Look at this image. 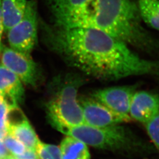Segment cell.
Listing matches in <instances>:
<instances>
[{
    "instance_id": "22",
    "label": "cell",
    "mask_w": 159,
    "mask_h": 159,
    "mask_svg": "<svg viewBox=\"0 0 159 159\" xmlns=\"http://www.w3.org/2000/svg\"><path fill=\"white\" fill-rule=\"evenodd\" d=\"M4 31V26H3V18H2V9H1V1L0 0V50L1 49V37L2 32Z\"/></svg>"
},
{
    "instance_id": "11",
    "label": "cell",
    "mask_w": 159,
    "mask_h": 159,
    "mask_svg": "<svg viewBox=\"0 0 159 159\" xmlns=\"http://www.w3.org/2000/svg\"><path fill=\"white\" fill-rule=\"evenodd\" d=\"M4 31L7 32L20 21L25 12L28 0H1Z\"/></svg>"
},
{
    "instance_id": "1",
    "label": "cell",
    "mask_w": 159,
    "mask_h": 159,
    "mask_svg": "<svg viewBox=\"0 0 159 159\" xmlns=\"http://www.w3.org/2000/svg\"><path fill=\"white\" fill-rule=\"evenodd\" d=\"M48 32L47 40L54 51L69 65L97 80L112 81L141 75L159 79V60L140 57L102 31L56 27Z\"/></svg>"
},
{
    "instance_id": "10",
    "label": "cell",
    "mask_w": 159,
    "mask_h": 159,
    "mask_svg": "<svg viewBox=\"0 0 159 159\" xmlns=\"http://www.w3.org/2000/svg\"><path fill=\"white\" fill-rule=\"evenodd\" d=\"M0 93L3 96L13 97L17 102L24 98L23 83L15 74L0 64Z\"/></svg>"
},
{
    "instance_id": "8",
    "label": "cell",
    "mask_w": 159,
    "mask_h": 159,
    "mask_svg": "<svg viewBox=\"0 0 159 159\" xmlns=\"http://www.w3.org/2000/svg\"><path fill=\"white\" fill-rule=\"evenodd\" d=\"M137 86H114L94 91L91 97L114 113L130 116L129 110L132 97Z\"/></svg>"
},
{
    "instance_id": "17",
    "label": "cell",
    "mask_w": 159,
    "mask_h": 159,
    "mask_svg": "<svg viewBox=\"0 0 159 159\" xmlns=\"http://www.w3.org/2000/svg\"><path fill=\"white\" fill-rule=\"evenodd\" d=\"M148 135L159 150V113L145 124Z\"/></svg>"
},
{
    "instance_id": "19",
    "label": "cell",
    "mask_w": 159,
    "mask_h": 159,
    "mask_svg": "<svg viewBox=\"0 0 159 159\" xmlns=\"http://www.w3.org/2000/svg\"><path fill=\"white\" fill-rule=\"evenodd\" d=\"M35 151L38 155L39 159H54L44 147V143L41 141L39 143Z\"/></svg>"
},
{
    "instance_id": "15",
    "label": "cell",
    "mask_w": 159,
    "mask_h": 159,
    "mask_svg": "<svg viewBox=\"0 0 159 159\" xmlns=\"http://www.w3.org/2000/svg\"><path fill=\"white\" fill-rule=\"evenodd\" d=\"M137 3L142 21L159 31V0H138Z\"/></svg>"
},
{
    "instance_id": "7",
    "label": "cell",
    "mask_w": 159,
    "mask_h": 159,
    "mask_svg": "<svg viewBox=\"0 0 159 159\" xmlns=\"http://www.w3.org/2000/svg\"><path fill=\"white\" fill-rule=\"evenodd\" d=\"M79 102L83 110L85 125L104 127L131 120L130 116L114 113L92 97L81 98Z\"/></svg>"
},
{
    "instance_id": "18",
    "label": "cell",
    "mask_w": 159,
    "mask_h": 159,
    "mask_svg": "<svg viewBox=\"0 0 159 159\" xmlns=\"http://www.w3.org/2000/svg\"><path fill=\"white\" fill-rule=\"evenodd\" d=\"M44 146L46 148L47 150L51 154V156L54 159H63L60 147H58L56 145L46 144L44 143Z\"/></svg>"
},
{
    "instance_id": "13",
    "label": "cell",
    "mask_w": 159,
    "mask_h": 159,
    "mask_svg": "<svg viewBox=\"0 0 159 159\" xmlns=\"http://www.w3.org/2000/svg\"><path fill=\"white\" fill-rule=\"evenodd\" d=\"M8 133L22 143L30 150L35 151L40 140L32 126L27 120L21 124L7 128ZM36 152V151H35Z\"/></svg>"
},
{
    "instance_id": "5",
    "label": "cell",
    "mask_w": 159,
    "mask_h": 159,
    "mask_svg": "<svg viewBox=\"0 0 159 159\" xmlns=\"http://www.w3.org/2000/svg\"><path fill=\"white\" fill-rule=\"evenodd\" d=\"M10 48L30 56L37 41L38 17L36 0H29L25 12L18 23L7 31Z\"/></svg>"
},
{
    "instance_id": "9",
    "label": "cell",
    "mask_w": 159,
    "mask_h": 159,
    "mask_svg": "<svg viewBox=\"0 0 159 159\" xmlns=\"http://www.w3.org/2000/svg\"><path fill=\"white\" fill-rule=\"evenodd\" d=\"M159 113V94L147 91H136L131 101V119L146 124Z\"/></svg>"
},
{
    "instance_id": "4",
    "label": "cell",
    "mask_w": 159,
    "mask_h": 159,
    "mask_svg": "<svg viewBox=\"0 0 159 159\" xmlns=\"http://www.w3.org/2000/svg\"><path fill=\"white\" fill-rule=\"evenodd\" d=\"M83 84V79L78 76H71L64 81L47 104L50 122L67 126L85 124L83 110L77 99L79 89Z\"/></svg>"
},
{
    "instance_id": "21",
    "label": "cell",
    "mask_w": 159,
    "mask_h": 159,
    "mask_svg": "<svg viewBox=\"0 0 159 159\" xmlns=\"http://www.w3.org/2000/svg\"><path fill=\"white\" fill-rule=\"evenodd\" d=\"M10 155L6 148L3 142V139L0 137V159H6Z\"/></svg>"
},
{
    "instance_id": "6",
    "label": "cell",
    "mask_w": 159,
    "mask_h": 159,
    "mask_svg": "<svg viewBox=\"0 0 159 159\" xmlns=\"http://www.w3.org/2000/svg\"><path fill=\"white\" fill-rule=\"evenodd\" d=\"M1 64L10 70L26 85L34 87L39 81L40 69L30 56L14 50L10 47H1Z\"/></svg>"
},
{
    "instance_id": "23",
    "label": "cell",
    "mask_w": 159,
    "mask_h": 159,
    "mask_svg": "<svg viewBox=\"0 0 159 159\" xmlns=\"http://www.w3.org/2000/svg\"><path fill=\"white\" fill-rule=\"evenodd\" d=\"M6 159H16L13 156H12L11 155H10L8 157H7Z\"/></svg>"
},
{
    "instance_id": "3",
    "label": "cell",
    "mask_w": 159,
    "mask_h": 159,
    "mask_svg": "<svg viewBox=\"0 0 159 159\" xmlns=\"http://www.w3.org/2000/svg\"><path fill=\"white\" fill-rule=\"evenodd\" d=\"M50 123L56 130L67 136L97 148L114 151L129 150L139 145L130 131L119 125L97 127L85 124L67 126L53 121Z\"/></svg>"
},
{
    "instance_id": "2",
    "label": "cell",
    "mask_w": 159,
    "mask_h": 159,
    "mask_svg": "<svg viewBox=\"0 0 159 159\" xmlns=\"http://www.w3.org/2000/svg\"><path fill=\"white\" fill-rule=\"evenodd\" d=\"M69 27L101 31L159 60V40L143 27L134 0H93L71 17Z\"/></svg>"
},
{
    "instance_id": "20",
    "label": "cell",
    "mask_w": 159,
    "mask_h": 159,
    "mask_svg": "<svg viewBox=\"0 0 159 159\" xmlns=\"http://www.w3.org/2000/svg\"><path fill=\"white\" fill-rule=\"evenodd\" d=\"M16 159H39L37 153L35 151L26 148L25 152L21 155L13 156Z\"/></svg>"
},
{
    "instance_id": "24",
    "label": "cell",
    "mask_w": 159,
    "mask_h": 159,
    "mask_svg": "<svg viewBox=\"0 0 159 159\" xmlns=\"http://www.w3.org/2000/svg\"><path fill=\"white\" fill-rule=\"evenodd\" d=\"M2 98H3V96H2V94L0 93V102L2 100Z\"/></svg>"
},
{
    "instance_id": "14",
    "label": "cell",
    "mask_w": 159,
    "mask_h": 159,
    "mask_svg": "<svg viewBox=\"0 0 159 159\" xmlns=\"http://www.w3.org/2000/svg\"><path fill=\"white\" fill-rule=\"evenodd\" d=\"M60 148L63 159H90L87 146L70 136L66 137L61 142Z\"/></svg>"
},
{
    "instance_id": "12",
    "label": "cell",
    "mask_w": 159,
    "mask_h": 159,
    "mask_svg": "<svg viewBox=\"0 0 159 159\" xmlns=\"http://www.w3.org/2000/svg\"><path fill=\"white\" fill-rule=\"evenodd\" d=\"M93 0H48L55 23L77 11Z\"/></svg>"
},
{
    "instance_id": "16",
    "label": "cell",
    "mask_w": 159,
    "mask_h": 159,
    "mask_svg": "<svg viewBox=\"0 0 159 159\" xmlns=\"http://www.w3.org/2000/svg\"><path fill=\"white\" fill-rule=\"evenodd\" d=\"M3 142L6 148L12 156L22 154L27 148L22 143L8 133L3 138Z\"/></svg>"
}]
</instances>
